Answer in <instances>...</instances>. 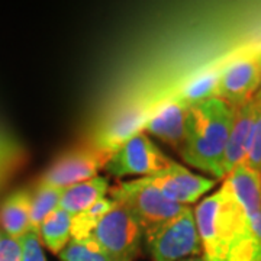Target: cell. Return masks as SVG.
<instances>
[{
    "mask_svg": "<svg viewBox=\"0 0 261 261\" xmlns=\"http://www.w3.org/2000/svg\"><path fill=\"white\" fill-rule=\"evenodd\" d=\"M152 261H183L202 255V241L192 206L177 216L144 231Z\"/></svg>",
    "mask_w": 261,
    "mask_h": 261,
    "instance_id": "cell-3",
    "label": "cell"
},
{
    "mask_svg": "<svg viewBox=\"0 0 261 261\" xmlns=\"http://www.w3.org/2000/svg\"><path fill=\"white\" fill-rule=\"evenodd\" d=\"M19 243L22 247V261H47L44 245L37 231H28L19 238Z\"/></svg>",
    "mask_w": 261,
    "mask_h": 261,
    "instance_id": "cell-22",
    "label": "cell"
},
{
    "mask_svg": "<svg viewBox=\"0 0 261 261\" xmlns=\"http://www.w3.org/2000/svg\"><path fill=\"white\" fill-rule=\"evenodd\" d=\"M115 205V200L111 197H103L97 203L90 206L80 214L71 216V238L73 240H86L89 238L96 225L100 222L105 215L108 214Z\"/></svg>",
    "mask_w": 261,
    "mask_h": 261,
    "instance_id": "cell-19",
    "label": "cell"
},
{
    "mask_svg": "<svg viewBox=\"0 0 261 261\" xmlns=\"http://www.w3.org/2000/svg\"><path fill=\"white\" fill-rule=\"evenodd\" d=\"M235 113L237 109L218 97L190 106L180 148L181 159L215 180H224L225 149Z\"/></svg>",
    "mask_w": 261,
    "mask_h": 261,
    "instance_id": "cell-2",
    "label": "cell"
},
{
    "mask_svg": "<svg viewBox=\"0 0 261 261\" xmlns=\"http://www.w3.org/2000/svg\"><path fill=\"white\" fill-rule=\"evenodd\" d=\"M0 261H22V247L19 240L3 235L0 240Z\"/></svg>",
    "mask_w": 261,
    "mask_h": 261,
    "instance_id": "cell-23",
    "label": "cell"
},
{
    "mask_svg": "<svg viewBox=\"0 0 261 261\" xmlns=\"http://www.w3.org/2000/svg\"><path fill=\"white\" fill-rule=\"evenodd\" d=\"M254 99H255V105H257V112H255V118H254L250 144H248L244 163H247L250 167L255 168L261 173V89L255 93Z\"/></svg>",
    "mask_w": 261,
    "mask_h": 261,
    "instance_id": "cell-21",
    "label": "cell"
},
{
    "mask_svg": "<svg viewBox=\"0 0 261 261\" xmlns=\"http://www.w3.org/2000/svg\"><path fill=\"white\" fill-rule=\"evenodd\" d=\"M0 226L5 235L19 240L31 231V190L18 189L0 205Z\"/></svg>",
    "mask_w": 261,
    "mask_h": 261,
    "instance_id": "cell-14",
    "label": "cell"
},
{
    "mask_svg": "<svg viewBox=\"0 0 261 261\" xmlns=\"http://www.w3.org/2000/svg\"><path fill=\"white\" fill-rule=\"evenodd\" d=\"M189 106L178 97H171L160 103L149 115L144 132L180 151L186 135V119Z\"/></svg>",
    "mask_w": 261,
    "mask_h": 261,
    "instance_id": "cell-11",
    "label": "cell"
},
{
    "mask_svg": "<svg viewBox=\"0 0 261 261\" xmlns=\"http://www.w3.org/2000/svg\"><path fill=\"white\" fill-rule=\"evenodd\" d=\"M152 109L144 103H130L115 111L94 130L90 145L103 154L111 155L129 141L134 135L144 130Z\"/></svg>",
    "mask_w": 261,
    "mask_h": 261,
    "instance_id": "cell-9",
    "label": "cell"
},
{
    "mask_svg": "<svg viewBox=\"0 0 261 261\" xmlns=\"http://www.w3.org/2000/svg\"><path fill=\"white\" fill-rule=\"evenodd\" d=\"M63 189L48 186L38 181L31 192V231L39 229L41 224L60 207Z\"/></svg>",
    "mask_w": 261,
    "mask_h": 261,
    "instance_id": "cell-18",
    "label": "cell"
},
{
    "mask_svg": "<svg viewBox=\"0 0 261 261\" xmlns=\"http://www.w3.org/2000/svg\"><path fill=\"white\" fill-rule=\"evenodd\" d=\"M257 112L255 99L252 97L240 109H237L233 119L232 129L229 134V140L226 144L224 157V176L226 177L240 163H243L247 155V149L250 144L254 118Z\"/></svg>",
    "mask_w": 261,
    "mask_h": 261,
    "instance_id": "cell-12",
    "label": "cell"
},
{
    "mask_svg": "<svg viewBox=\"0 0 261 261\" xmlns=\"http://www.w3.org/2000/svg\"><path fill=\"white\" fill-rule=\"evenodd\" d=\"M109 189V180L102 176H96L90 180L77 183L74 186L67 187L63 190L60 207L71 216H74L97 203L103 197H106Z\"/></svg>",
    "mask_w": 261,
    "mask_h": 261,
    "instance_id": "cell-15",
    "label": "cell"
},
{
    "mask_svg": "<svg viewBox=\"0 0 261 261\" xmlns=\"http://www.w3.org/2000/svg\"><path fill=\"white\" fill-rule=\"evenodd\" d=\"M39 240L53 254H60L71 240V215L58 207L41 224Z\"/></svg>",
    "mask_w": 261,
    "mask_h": 261,
    "instance_id": "cell-17",
    "label": "cell"
},
{
    "mask_svg": "<svg viewBox=\"0 0 261 261\" xmlns=\"http://www.w3.org/2000/svg\"><path fill=\"white\" fill-rule=\"evenodd\" d=\"M255 49H257V53H258V57H260V60H261V44H260V45H255Z\"/></svg>",
    "mask_w": 261,
    "mask_h": 261,
    "instance_id": "cell-26",
    "label": "cell"
},
{
    "mask_svg": "<svg viewBox=\"0 0 261 261\" xmlns=\"http://www.w3.org/2000/svg\"><path fill=\"white\" fill-rule=\"evenodd\" d=\"M90 238L115 261H134L140 252L144 231L137 218L125 206L115 202L96 225Z\"/></svg>",
    "mask_w": 261,
    "mask_h": 261,
    "instance_id": "cell-5",
    "label": "cell"
},
{
    "mask_svg": "<svg viewBox=\"0 0 261 261\" xmlns=\"http://www.w3.org/2000/svg\"><path fill=\"white\" fill-rule=\"evenodd\" d=\"M183 261H203V258H202V255H197V257H190V258H186Z\"/></svg>",
    "mask_w": 261,
    "mask_h": 261,
    "instance_id": "cell-25",
    "label": "cell"
},
{
    "mask_svg": "<svg viewBox=\"0 0 261 261\" xmlns=\"http://www.w3.org/2000/svg\"><path fill=\"white\" fill-rule=\"evenodd\" d=\"M193 211L203 261H261V241L225 180Z\"/></svg>",
    "mask_w": 261,
    "mask_h": 261,
    "instance_id": "cell-1",
    "label": "cell"
},
{
    "mask_svg": "<svg viewBox=\"0 0 261 261\" xmlns=\"http://www.w3.org/2000/svg\"><path fill=\"white\" fill-rule=\"evenodd\" d=\"M109 157L111 155L103 154L90 144L75 147L58 155V159L54 160L53 164L44 171L39 181L64 190L67 187L96 177L97 173L105 168Z\"/></svg>",
    "mask_w": 261,
    "mask_h": 261,
    "instance_id": "cell-8",
    "label": "cell"
},
{
    "mask_svg": "<svg viewBox=\"0 0 261 261\" xmlns=\"http://www.w3.org/2000/svg\"><path fill=\"white\" fill-rule=\"evenodd\" d=\"M142 178L160 190V193L168 200L183 206L196 203L200 197L211 192L218 181L215 178L195 174L176 161H173L170 167L159 174Z\"/></svg>",
    "mask_w": 261,
    "mask_h": 261,
    "instance_id": "cell-10",
    "label": "cell"
},
{
    "mask_svg": "<svg viewBox=\"0 0 261 261\" xmlns=\"http://www.w3.org/2000/svg\"><path fill=\"white\" fill-rule=\"evenodd\" d=\"M174 160L167 155L141 130L118 148L105 164V171L115 178L128 176L149 177L159 174L171 166Z\"/></svg>",
    "mask_w": 261,
    "mask_h": 261,
    "instance_id": "cell-7",
    "label": "cell"
},
{
    "mask_svg": "<svg viewBox=\"0 0 261 261\" xmlns=\"http://www.w3.org/2000/svg\"><path fill=\"white\" fill-rule=\"evenodd\" d=\"M221 64L205 68L199 71L192 79H189L183 87L180 89L178 99L181 102L190 106H195L206 100H211L218 96V84H219V73H221Z\"/></svg>",
    "mask_w": 261,
    "mask_h": 261,
    "instance_id": "cell-16",
    "label": "cell"
},
{
    "mask_svg": "<svg viewBox=\"0 0 261 261\" xmlns=\"http://www.w3.org/2000/svg\"><path fill=\"white\" fill-rule=\"evenodd\" d=\"M58 257L61 261H115L90 237L86 240L71 238Z\"/></svg>",
    "mask_w": 261,
    "mask_h": 261,
    "instance_id": "cell-20",
    "label": "cell"
},
{
    "mask_svg": "<svg viewBox=\"0 0 261 261\" xmlns=\"http://www.w3.org/2000/svg\"><path fill=\"white\" fill-rule=\"evenodd\" d=\"M109 193L111 199L125 206L137 218L142 231L177 216L187 207L168 200L142 177L130 181H118L115 186H111Z\"/></svg>",
    "mask_w": 261,
    "mask_h": 261,
    "instance_id": "cell-4",
    "label": "cell"
},
{
    "mask_svg": "<svg viewBox=\"0 0 261 261\" xmlns=\"http://www.w3.org/2000/svg\"><path fill=\"white\" fill-rule=\"evenodd\" d=\"M2 237H3V235H2V232H0V240H2Z\"/></svg>",
    "mask_w": 261,
    "mask_h": 261,
    "instance_id": "cell-27",
    "label": "cell"
},
{
    "mask_svg": "<svg viewBox=\"0 0 261 261\" xmlns=\"http://www.w3.org/2000/svg\"><path fill=\"white\" fill-rule=\"evenodd\" d=\"M250 224H251V228L254 233H255V237L261 241V211L255 215H252L250 218Z\"/></svg>",
    "mask_w": 261,
    "mask_h": 261,
    "instance_id": "cell-24",
    "label": "cell"
},
{
    "mask_svg": "<svg viewBox=\"0 0 261 261\" xmlns=\"http://www.w3.org/2000/svg\"><path fill=\"white\" fill-rule=\"evenodd\" d=\"M261 89V60L254 47L244 49L221 65L218 99L233 109L248 103Z\"/></svg>",
    "mask_w": 261,
    "mask_h": 261,
    "instance_id": "cell-6",
    "label": "cell"
},
{
    "mask_svg": "<svg viewBox=\"0 0 261 261\" xmlns=\"http://www.w3.org/2000/svg\"><path fill=\"white\" fill-rule=\"evenodd\" d=\"M231 187L235 199L243 206L248 218L261 211V173L250 167L247 163H240L224 178Z\"/></svg>",
    "mask_w": 261,
    "mask_h": 261,
    "instance_id": "cell-13",
    "label": "cell"
}]
</instances>
